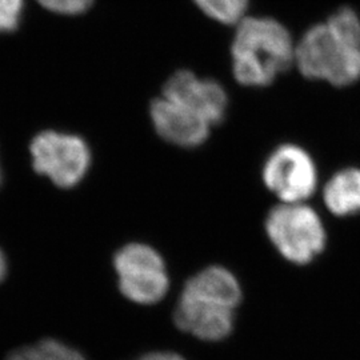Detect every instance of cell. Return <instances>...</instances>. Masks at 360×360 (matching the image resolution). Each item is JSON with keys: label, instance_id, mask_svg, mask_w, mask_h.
<instances>
[{"label": "cell", "instance_id": "obj_11", "mask_svg": "<svg viewBox=\"0 0 360 360\" xmlns=\"http://www.w3.org/2000/svg\"><path fill=\"white\" fill-rule=\"evenodd\" d=\"M6 360H89L80 351L58 340H43L35 346L18 348Z\"/></svg>", "mask_w": 360, "mask_h": 360}, {"label": "cell", "instance_id": "obj_13", "mask_svg": "<svg viewBox=\"0 0 360 360\" xmlns=\"http://www.w3.org/2000/svg\"><path fill=\"white\" fill-rule=\"evenodd\" d=\"M25 11V0H0V34L15 31Z\"/></svg>", "mask_w": 360, "mask_h": 360}, {"label": "cell", "instance_id": "obj_9", "mask_svg": "<svg viewBox=\"0 0 360 360\" xmlns=\"http://www.w3.org/2000/svg\"><path fill=\"white\" fill-rule=\"evenodd\" d=\"M150 116L155 131L162 139L184 148L203 144L212 129L203 117L163 95L153 101Z\"/></svg>", "mask_w": 360, "mask_h": 360}, {"label": "cell", "instance_id": "obj_8", "mask_svg": "<svg viewBox=\"0 0 360 360\" xmlns=\"http://www.w3.org/2000/svg\"><path fill=\"white\" fill-rule=\"evenodd\" d=\"M162 95L191 110L212 127L223 122L229 108L227 91L218 80L198 77L190 70H180L168 77Z\"/></svg>", "mask_w": 360, "mask_h": 360}, {"label": "cell", "instance_id": "obj_2", "mask_svg": "<svg viewBox=\"0 0 360 360\" xmlns=\"http://www.w3.org/2000/svg\"><path fill=\"white\" fill-rule=\"evenodd\" d=\"M233 27L231 70L240 86L269 87L295 65L296 40L281 20L247 15Z\"/></svg>", "mask_w": 360, "mask_h": 360}, {"label": "cell", "instance_id": "obj_3", "mask_svg": "<svg viewBox=\"0 0 360 360\" xmlns=\"http://www.w3.org/2000/svg\"><path fill=\"white\" fill-rule=\"evenodd\" d=\"M266 232L282 257L297 266L314 262L324 251L327 232L318 212L306 203H281L266 218Z\"/></svg>", "mask_w": 360, "mask_h": 360}, {"label": "cell", "instance_id": "obj_5", "mask_svg": "<svg viewBox=\"0 0 360 360\" xmlns=\"http://www.w3.org/2000/svg\"><path fill=\"white\" fill-rule=\"evenodd\" d=\"M263 183L281 203H306L318 187V168L309 151L295 143L278 146L263 166Z\"/></svg>", "mask_w": 360, "mask_h": 360}, {"label": "cell", "instance_id": "obj_17", "mask_svg": "<svg viewBox=\"0 0 360 360\" xmlns=\"http://www.w3.org/2000/svg\"><path fill=\"white\" fill-rule=\"evenodd\" d=\"M1 181H3V169H1V166H0V184H1Z\"/></svg>", "mask_w": 360, "mask_h": 360}, {"label": "cell", "instance_id": "obj_7", "mask_svg": "<svg viewBox=\"0 0 360 360\" xmlns=\"http://www.w3.org/2000/svg\"><path fill=\"white\" fill-rule=\"evenodd\" d=\"M235 309L223 300L183 288L174 321L178 328L206 342H220L231 335Z\"/></svg>", "mask_w": 360, "mask_h": 360}, {"label": "cell", "instance_id": "obj_14", "mask_svg": "<svg viewBox=\"0 0 360 360\" xmlns=\"http://www.w3.org/2000/svg\"><path fill=\"white\" fill-rule=\"evenodd\" d=\"M39 4L51 11L63 16H77L80 13H86L94 0H37Z\"/></svg>", "mask_w": 360, "mask_h": 360}, {"label": "cell", "instance_id": "obj_12", "mask_svg": "<svg viewBox=\"0 0 360 360\" xmlns=\"http://www.w3.org/2000/svg\"><path fill=\"white\" fill-rule=\"evenodd\" d=\"M193 4L214 22L235 26L248 15L251 0H193Z\"/></svg>", "mask_w": 360, "mask_h": 360}, {"label": "cell", "instance_id": "obj_6", "mask_svg": "<svg viewBox=\"0 0 360 360\" xmlns=\"http://www.w3.org/2000/svg\"><path fill=\"white\" fill-rule=\"evenodd\" d=\"M119 275V288L129 300L139 304H155L168 291L166 264L153 247L141 243L124 245L114 259Z\"/></svg>", "mask_w": 360, "mask_h": 360}, {"label": "cell", "instance_id": "obj_1", "mask_svg": "<svg viewBox=\"0 0 360 360\" xmlns=\"http://www.w3.org/2000/svg\"><path fill=\"white\" fill-rule=\"evenodd\" d=\"M297 72L312 82L345 89L360 82V15L349 6L309 27L296 40Z\"/></svg>", "mask_w": 360, "mask_h": 360}, {"label": "cell", "instance_id": "obj_4", "mask_svg": "<svg viewBox=\"0 0 360 360\" xmlns=\"http://www.w3.org/2000/svg\"><path fill=\"white\" fill-rule=\"evenodd\" d=\"M30 151L34 169L60 188L75 187L90 168V147L74 134L41 131L32 139Z\"/></svg>", "mask_w": 360, "mask_h": 360}, {"label": "cell", "instance_id": "obj_15", "mask_svg": "<svg viewBox=\"0 0 360 360\" xmlns=\"http://www.w3.org/2000/svg\"><path fill=\"white\" fill-rule=\"evenodd\" d=\"M135 360H187L183 358L176 352H171V351H153L148 354H144L141 358Z\"/></svg>", "mask_w": 360, "mask_h": 360}, {"label": "cell", "instance_id": "obj_16", "mask_svg": "<svg viewBox=\"0 0 360 360\" xmlns=\"http://www.w3.org/2000/svg\"><path fill=\"white\" fill-rule=\"evenodd\" d=\"M6 275H7V260L0 250V282L6 278Z\"/></svg>", "mask_w": 360, "mask_h": 360}, {"label": "cell", "instance_id": "obj_10", "mask_svg": "<svg viewBox=\"0 0 360 360\" xmlns=\"http://www.w3.org/2000/svg\"><path fill=\"white\" fill-rule=\"evenodd\" d=\"M327 210L339 218L360 214V168L338 171L323 188Z\"/></svg>", "mask_w": 360, "mask_h": 360}]
</instances>
